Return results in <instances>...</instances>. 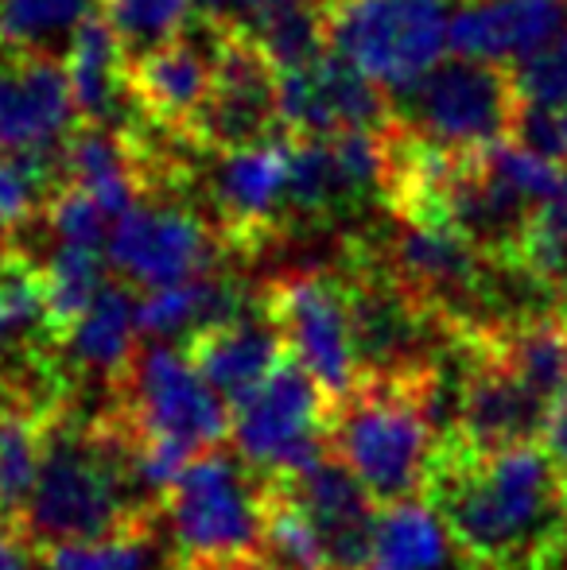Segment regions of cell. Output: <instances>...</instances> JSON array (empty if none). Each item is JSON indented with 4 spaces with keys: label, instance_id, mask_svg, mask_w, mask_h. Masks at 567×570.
Masks as SVG:
<instances>
[{
    "label": "cell",
    "instance_id": "484cf974",
    "mask_svg": "<svg viewBox=\"0 0 567 570\" xmlns=\"http://www.w3.org/2000/svg\"><path fill=\"white\" fill-rule=\"evenodd\" d=\"M62 171H70L82 190H90L94 203L114 222L140 203L137 167L109 125H86L82 132H75V140L62 148Z\"/></svg>",
    "mask_w": 567,
    "mask_h": 570
},
{
    "label": "cell",
    "instance_id": "6da1fadb",
    "mask_svg": "<svg viewBox=\"0 0 567 570\" xmlns=\"http://www.w3.org/2000/svg\"><path fill=\"white\" fill-rule=\"evenodd\" d=\"M424 497L486 570H540L567 548V473L537 439L475 446L451 431Z\"/></svg>",
    "mask_w": 567,
    "mask_h": 570
},
{
    "label": "cell",
    "instance_id": "52a82bcc",
    "mask_svg": "<svg viewBox=\"0 0 567 570\" xmlns=\"http://www.w3.org/2000/svg\"><path fill=\"white\" fill-rule=\"evenodd\" d=\"M334 400L292 353L242 400L234 404L229 435L234 446L253 470L281 473L300 470L331 451L326 428H331Z\"/></svg>",
    "mask_w": 567,
    "mask_h": 570
},
{
    "label": "cell",
    "instance_id": "cb8c5ba5",
    "mask_svg": "<svg viewBox=\"0 0 567 570\" xmlns=\"http://www.w3.org/2000/svg\"><path fill=\"white\" fill-rule=\"evenodd\" d=\"M137 338H140V323H137V303L125 292L121 284L109 279L98 292V299L78 315V323L62 334L67 342L70 361H78L82 368L98 376H117L129 368V361L137 357Z\"/></svg>",
    "mask_w": 567,
    "mask_h": 570
},
{
    "label": "cell",
    "instance_id": "ffe728a7",
    "mask_svg": "<svg viewBox=\"0 0 567 570\" xmlns=\"http://www.w3.org/2000/svg\"><path fill=\"white\" fill-rule=\"evenodd\" d=\"M362 570H486L428 497L381 504Z\"/></svg>",
    "mask_w": 567,
    "mask_h": 570
},
{
    "label": "cell",
    "instance_id": "8992f818",
    "mask_svg": "<svg viewBox=\"0 0 567 570\" xmlns=\"http://www.w3.org/2000/svg\"><path fill=\"white\" fill-rule=\"evenodd\" d=\"M114 384H121L114 415L133 439H159L198 454L229 435L234 407L206 384L187 350L164 338L140 345Z\"/></svg>",
    "mask_w": 567,
    "mask_h": 570
},
{
    "label": "cell",
    "instance_id": "8fae6325",
    "mask_svg": "<svg viewBox=\"0 0 567 570\" xmlns=\"http://www.w3.org/2000/svg\"><path fill=\"white\" fill-rule=\"evenodd\" d=\"M106 261L121 279L151 292L211 272L214 237L190 210L137 203L109 229Z\"/></svg>",
    "mask_w": 567,
    "mask_h": 570
},
{
    "label": "cell",
    "instance_id": "f6af8a7d",
    "mask_svg": "<svg viewBox=\"0 0 567 570\" xmlns=\"http://www.w3.org/2000/svg\"><path fill=\"white\" fill-rule=\"evenodd\" d=\"M564 287H567V268H564Z\"/></svg>",
    "mask_w": 567,
    "mask_h": 570
},
{
    "label": "cell",
    "instance_id": "b9f144b4",
    "mask_svg": "<svg viewBox=\"0 0 567 570\" xmlns=\"http://www.w3.org/2000/svg\"><path fill=\"white\" fill-rule=\"evenodd\" d=\"M540 443H545L548 451H553L567 465V389L556 392V400L548 404L545 431H540Z\"/></svg>",
    "mask_w": 567,
    "mask_h": 570
},
{
    "label": "cell",
    "instance_id": "8d00e7d4",
    "mask_svg": "<svg viewBox=\"0 0 567 570\" xmlns=\"http://www.w3.org/2000/svg\"><path fill=\"white\" fill-rule=\"evenodd\" d=\"M342 195L339 171H334L326 136H295L292 144V187H287V210L319 214Z\"/></svg>",
    "mask_w": 567,
    "mask_h": 570
},
{
    "label": "cell",
    "instance_id": "4316f807",
    "mask_svg": "<svg viewBox=\"0 0 567 570\" xmlns=\"http://www.w3.org/2000/svg\"><path fill=\"white\" fill-rule=\"evenodd\" d=\"M43 284V311L47 331L67 334L78 323L86 307L98 299V292L109 284V261L106 248L75 245V240H55L51 256L39 268Z\"/></svg>",
    "mask_w": 567,
    "mask_h": 570
},
{
    "label": "cell",
    "instance_id": "f35d334b",
    "mask_svg": "<svg viewBox=\"0 0 567 570\" xmlns=\"http://www.w3.org/2000/svg\"><path fill=\"white\" fill-rule=\"evenodd\" d=\"M514 90L521 101L567 106V28L556 39H548L540 51H532L529 59L517 62Z\"/></svg>",
    "mask_w": 567,
    "mask_h": 570
},
{
    "label": "cell",
    "instance_id": "7a4b0ae2",
    "mask_svg": "<svg viewBox=\"0 0 567 570\" xmlns=\"http://www.w3.org/2000/svg\"><path fill=\"white\" fill-rule=\"evenodd\" d=\"M159 512L133 473V439L117 415L78 423L59 407L47 412L43 462L31 501L16 524V540L43 548L62 540H94L144 524Z\"/></svg>",
    "mask_w": 567,
    "mask_h": 570
},
{
    "label": "cell",
    "instance_id": "4fadbf2b",
    "mask_svg": "<svg viewBox=\"0 0 567 570\" xmlns=\"http://www.w3.org/2000/svg\"><path fill=\"white\" fill-rule=\"evenodd\" d=\"M276 125V67L250 36L229 31L214 67L211 98L198 109L195 128L211 144L237 148L268 140Z\"/></svg>",
    "mask_w": 567,
    "mask_h": 570
},
{
    "label": "cell",
    "instance_id": "5bb4252c",
    "mask_svg": "<svg viewBox=\"0 0 567 570\" xmlns=\"http://www.w3.org/2000/svg\"><path fill=\"white\" fill-rule=\"evenodd\" d=\"M276 478L287 481V489L300 497L307 517L315 520L331 570H362L365 556H370L373 524H378V501L365 493L350 465L326 451L300 470H281Z\"/></svg>",
    "mask_w": 567,
    "mask_h": 570
},
{
    "label": "cell",
    "instance_id": "d6a6232c",
    "mask_svg": "<svg viewBox=\"0 0 567 570\" xmlns=\"http://www.w3.org/2000/svg\"><path fill=\"white\" fill-rule=\"evenodd\" d=\"M478 164H482V171L490 175L498 187H506L514 198H521L529 210H537L548 198H556L567 183L564 164H553V159L537 156V151L509 140V136L490 144L486 151H478Z\"/></svg>",
    "mask_w": 567,
    "mask_h": 570
},
{
    "label": "cell",
    "instance_id": "603a6c76",
    "mask_svg": "<svg viewBox=\"0 0 567 570\" xmlns=\"http://www.w3.org/2000/svg\"><path fill=\"white\" fill-rule=\"evenodd\" d=\"M475 345L506 365L545 404H553L556 392L567 389V315H537L482 331Z\"/></svg>",
    "mask_w": 567,
    "mask_h": 570
},
{
    "label": "cell",
    "instance_id": "30bf717a",
    "mask_svg": "<svg viewBox=\"0 0 567 570\" xmlns=\"http://www.w3.org/2000/svg\"><path fill=\"white\" fill-rule=\"evenodd\" d=\"M276 120L292 136H334L342 128H381L389 94L342 55H319L292 70H276Z\"/></svg>",
    "mask_w": 567,
    "mask_h": 570
},
{
    "label": "cell",
    "instance_id": "1f68e13d",
    "mask_svg": "<svg viewBox=\"0 0 567 570\" xmlns=\"http://www.w3.org/2000/svg\"><path fill=\"white\" fill-rule=\"evenodd\" d=\"M250 39L276 70H292L326 51V20L311 8V0H281L253 20Z\"/></svg>",
    "mask_w": 567,
    "mask_h": 570
},
{
    "label": "cell",
    "instance_id": "9a60e30c",
    "mask_svg": "<svg viewBox=\"0 0 567 570\" xmlns=\"http://www.w3.org/2000/svg\"><path fill=\"white\" fill-rule=\"evenodd\" d=\"M567 28V0H462L451 12V55L517 67Z\"/></svg>",
    "mask_w": 567,
    "mask_h": 570
},
{
    "label": "cell",
    "instance_id": "e0dca14e",
    "mask_svg": "<svg viewBox=\"0 0 567 570\" xmlns=\"http://www.w3.org/2000/svg\"><path fill=\"white\" fill-rule=\"evenodd\" d=\"M229 31H218L211 43H198L187 31H179L167 43L137 51L129 67V90L140 109H148L164 125H195L198 109L206 106L214 86L218 51Z\"/></svg>",
    "mask_w": 567,
    "mask_h": 570
},
{
    "label": "cell",
    "instance_id": "f1b7e54d",
    "mask_svg": "<svg viewBox=\"0 0 567 570\" xmlns=\"http://www.w3.org/2000/svg\"><path fill=\"white\" fill-rule=\"evenodd\" d=\"M261 551L295 570H331L326 543L315 520L287 489L284 478L265 473V517H261Z\"/></svg>",
    "mask_w": 567,
    "mask_h": 570
},
{
    "label": "cell",
    "instance_id": "d4e9b609",
    "mask_svg": "<svg viewBox=\"0 0 567 570\" xmlns=\"http://www.w3.org/2000/svg\"><path fill=\"white\" fill-rule=\"evenodd\" d=\"M242 292L229 279L203 272V276L144 292V299L137 303V323L148 338H179V334H195L211 323L242 315Z\"/></svg>",
    "mask_w": 567,
    "mask_h": 570
},
{
    "label": "cell",
    "instance_id": "ba28073f",
    "mask_svg": "<svg viewBox=\"0 0 567 570\" xmlns=\"http://www.w3.org/2000/svg\"><path fill=\"white\" fill-rule=\"evenodd\" d=\"M404 98L412 101V125L420 140L459 156H478L490 144L506 140L517 114L514 75L462 55L431 67Z\"/></svg>",
    "mask_w": 567,
    "mask_h": 570
},
{
    "label": "cell",
    "instance_id": "7c38bea8",
    "mask_svg": "<svg viewBox=\"0 0 567 570\" xmlns=\"http://www.w3.org/2000/svg\"><path fill=\"white\" fill-rule=\"evenodd\" d=\"M0 55V151H62L78 117L70 75L51 51Z\"/></svg>",
    "mask_w": 567,
    "mask_h": 570
},
{
    "label": "cell",
    "instance_id": "836d02e7",
    "mask_svg": "<svg viewBox=\"0 0 567 570\" xmlns=\"http://www.w3.org/2000/svg\"><path fill=\"white\" fill-rule=\"evenodd\" d=\"M55 171H62V151H0V237L36 218Z\"/></svg>",
    "mask_w": 567,
    "mask_h": 570
},
{
    "label": "cell",
    "instance_id": "7402d4cb",
    "mask_svg": "<svg viewBox=\"0 0 567 570\" xmlns=\"http://www.w3.org/2000/svg\"><path fill=\"white\" fill-rule=\"evenodd\" d=\"M67 51H70L67 75H70V90H75L78 117H86L90 125L117 128L121 125V106L125 98H133V90H129L125 43L114 23H109V16L94 12L75 31Z\"/></svg>",
    "mask_w": 567,
    "mask_h": 570
},
{
    "label": "cell",
    "instance_id": "60d3db41",
    "mask_svg": "<svg viewBox=\"0 0 567 570\" xmlns=\"http://www.w3.org/2000/svg\"><path fill=\"white\" fill-rule=\"evenodd\" d=\"M198 16L206 23H214L218 31H237V36H250L253 20L261 12V0H190Z\"/></svg>",
    "mask_w": 567,
    "mask_h": 570
},
{
    "label": "cell",
    "instance_id": "bcb514c9",
    "mask_svg": "<svg viewBox=\"0 0 567 570\" xmlns=\"http://www.w3.org/2000/svg\"><path fill=\"white\" fill-rule=\"evenodd\" d=\"M175 570H187V567H175Z\"/></svg>",
    "mask_w": 567,
    "mask_h": 570
},
{
    "label": "cell",
    "instance_id": "74e56055",
    "mask_svg": "<svg viewBox=\"0 0 567 570\" xmlns=\"http://www.w3.org/2000/svg\"><path fill=\"white\" fill-rule=\"evenodd\" d=\"M47 226H51L55 240H75V245H94L106 248L114 218L94 203L90 190H82L78 183H70L67 190L51 195L47 203Z\"/></svg>",
    "mask_w": 567,
    "mask_h": 570
},
{
    "label": "cell",
    "instance_id": "9c48e42d",
    "mask_svg": "<svg viewBox=\"0 0 567 570\" xmlns=\"http://www.w3.org/2000/svg\"><path fill=\"white\" fill-rule=\"evenodd\" d=\"M265 311L281 326L287 353L331 392V400H342L354 389L362 365L350 292L323 276H292L268 292Z\"/></svg>",
    "mask_w": 567,
    "mask_h": 570
},
{
    "label": "cell",
    "instance_id": "5b68a950",
    "mask_svg": "<svg viewBox=\"0 0 567 570\" xmlns=\"http://www.w3.org/2000/svg\"><path fill=\"white\" fill-rule=\"evenodd\" d=\"M451 0H326V43L404 98L451 51Z\"/></svg>",
    "mask_w": 567,
    "mask_h": 570
},
{
    "label": "cell",
    "instance_id": "e575fe53",
    "mask_svg": "<svg viewBox=\"0 0 567 570\" xmlns=\"http://www.w3.org/2000/svg\"><path fill=\"white\" fill-rule=\"evenodd\" d=\"M334 171H339L342 195H362V190L378 187L393 171V140L381 128H342V132L326 136Z\"/></svg>",
    "mask_w": 567,
    "mask_h": 570
},
{
    "label": "cell",
    "instance_id": "277c9868",
    "mask_svg": "<svg viewBox=\"0 0 567 570\" xmlns=\"http://www.w3.org/2000/svg\"><path fill=\"white\" fill-rule=\"evenodd\" d=\"M250 470L253 465L242 454L222 451V443L206 446L183 465L175 485L159 501L179 567L206 570L261 551L265 481L257 485Z\"/></svg>",
    "mask_w": 567,
    "mask_h": 570
},
{
    "label": "cell",
    "instance_id": "ab89813d",
    "mask_svg": "<svg viewBox=\"0 0 567 570\" xmlns=\"http://www.w3.org/2000/svg\"><path fill=\"white\" fill-rule=\"evenodd\" d=\"M509 140L525 144L537 156L567 167V106H548V101H521L509 125Z\"/></svg>",
    "mask_w": 567,
    "mask_h": 570
},
{
    "label": "cell",
    "instance_id": "d590c367",
    "mask_svg": "<svg viewBox=\"0 0 567 570\" xmlns=\"http://www.w3.org/2000/svg\"><path fill=\"white\" fill-rule=\"evenodd\" d=\"M190 12H195L190 0H106L109 23L133 51H148V47L175 39L187 28Z\"/></svg>",
    "mask_w": 567,
    "mask_h": 570
},
{
    "label": "cell",
    "instance_id": "4dcf8cb0",
    "mask_svg": "<svg viewBox=\"0 0 567 570\" xmlns=\"http://www.w3.org/2000/svg\"><path fill=\"white\" fill-rule=\"evenodd\" d=\"M98 12V0H0V39L20 51H55Z\"/></svg>",
    "mask_w": 567,
    "mask_h": 570
},
{
    "label": "cell",
    "instance_id": "44dd1931",
    "mask_svg": "<svg viewBox=\"0 0 567 570\" xmlns=\"http://www.w3.org/2000/svg\"><path fill=\"white\" fill-rule=\"evenodd\" d=\"M214 203L237 229H261L287 214L292 187V144L273 136L257 144L226 148L211 171Z\"/></svg>",
    "mask_w": 567,
    "mask_h": 570
},
{
    "label": "cell",
    "instance_id": "2e32d148",
    "mask_svg": "<svg viewBox=\"0 0 567 570\" xmlns=\"http://www.w3.org/2000/svg\"><path fill=\"white\" fill-rule=\"evenodd\" d=\"M183 350L195 361L198 373L206 376V384L234 407L281 365L287 345L281 326L273 323V315L261 303V315L242 311V315L222 318V323H211L203 331L187 334Z\"/></svg>",
    "mask_w": 567,
    "mask_h": 570
},
{
    "label": "cell",
    "instance_id": "d6986e66",
    "mask_svg": "<svg viewBox=\"0 0 567 570\" xmlns=\"http://www.w3.org/2000/svg\"><path fill=\"white\" fill-rule=\"evenodd\" d=\"M393 264L412 299H459L482 284V245L451 218H412L397 233Z\"/></svg>",
    "mask_w": 567,
    "mask_h": 570
},
{
    "label": "cell",
    "instance_id": "f546056e",
    "mask_svg": "<svg viewBox=\"0 0 567 570\" xmlns=\"http://www.w3.org/2000/svg\"><path fill=\"white\" fill-rule=\"evenodd\" d=\"M43 570H164V551L151 520L94 540H62L39 548Z\"/></svg>",
    "mask_w": 567,
    "mask_h": 570
},
{
    "label": "cell",
    "instance_id": "ee69618b",
    "mask_svg": "<svg viewBox=\"0 0 567 570\" xmlns=\"http://www.w3.org/2000/svg\"><path fill=\"white\" fill-rule=\"evenodd\" d=\"M12 535H16V532H12V524H8L4 512H0V563H4V559L16 551V540H12Z\"/></svg>",
    "mask_w": 567,
    "mask_h": 570
},
{
    "label": "cell",
    "instance_id": "7bdbcfd3",
    "mask_svg": "<svg viewBox=\"0 0 567 570\" xmlns=\"http://www.w3.org/2000/svg\"><path fill=\"white\" fill-rule=\"evenodd\" d=\"M206 570H295V567L281 563V559H273V556H265V551H250V556L226 559V563H214V567H206Z\"/></svg>",
    "mask_w": 567,
    "mask_h": 570
},
{
    "label": "cell",
    "instance_id": "83f0119b",
    "mask_svg": "<svg viewBox=\"0 0 567 570\" xmlns=\"http://www.w3.org/2000/svg\"><path fill=\"white\" fill-rule=\"evenodd\" d=\"M51 412V407H47ZM47 412L23 404V400H8L0 404V512L4 520L20 524L23 509L31 501V489L39 478V462H43V439H47Z\"/></svg>",
    "mask_w": 567,
    "mask_h": 570
},
{
    "label": "cell",
    "instance_id": "ac0fdd59",
    "mask_svg": "<svg viewBox=\"0 0 567 570\" xmlns=\"http://www.w3.org/2000/svg\"><path fill=\"white\" fill-rule=\"evenodd\" d=\"M548 404L529 392L506 365L475 345L467 361V381L459 389V431L475 446H506L529 443L545 431Z\"/></svg>",
    "mask_w": 567,
    "mask_h": 570
},
{
    "label": "cell",
    "instance_id": "3957f363",
    "mask_svg": "<svg viewBox=\"0 0 567 570\" xmlns=\"http://www.w3.org/2000/svg\"><path fill=\"white\" fill-rule=\"evenodd\" d=\"M439 376L431 368L409 373H362L342 400H334L326 443L350 465L378 504L424 497L439 454Z\"/></svg>",
    "mask_w": 567,
    "mask_h": 570
}]
</instances>
